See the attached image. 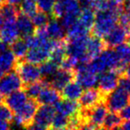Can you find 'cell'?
<instances>
[{"mask_svg":"<svg viewBox=\"0 0 130 130\" xmlns=\"http://www.w3.org/2000/svg\"><path fill=\"white\" fill-rule=\"evenodd\" d=\"M118 17L119 14L110 10L96 11L94 25L91 29L93 35L103 38L117 25Z\"/></svg>","mask_w":130,"mask_h":130,"instance_id":"1","label":"cell"},{"mask_svg":"<svg viewBox=\"0 0 130 130\" xmlns=\"http://www.w3.org/2000/svg\"><path fill=\"white\" fill-rule=\"evenodd\" d=\"M39 103L36 99L29 98L27 100L25 103L22 105V107L19 110L15 112L12 119L11 127H19V128H27L29 125L31 123L38 110Z\"/></svg>","mask_w":130,"mask_h":130,"instance_id":"2","label":"cell"},{"mask_svg":"<svg viewBox=\"0 0 130 130\" xmlns=\"http://www.w3.org/2000/svg\"><path fill=\"white\" fill-rule=\"evenodd\" d=\"M55 114V109L53 105L42 104L38 106L31 123L27 128L34 130L50 129L53 118Z\"/></svg>","mask_w":130,"mask_h":130,"instance_id":"3","label":"cell"},{"mask_svg":"<svg viewBox=\"0 0 130 130\" xmlns=\"http://www.w3.org/2000/svg\"><path fill=\"white\" fill-rule=\"evenodd\" d=\"M67 39V38H66ZM88 39L87 36L80 38L67 39L66 41V53L67 55L78 59V62L88 63L91 61L87 54V43Z\"/></svg>","mask_w":130,"mask_h":130,"instance_id":"4","label":"cell"},{"mask_svg":"<svg viewBox=\"0 0 130 130\" xmlns=\"http://www.w3.org/2000/svg\"><path fill=\"white\" fill-rule=\"evenodd\" d=\"M14 68L23 82V85L39 80L41 78L39 68L37 66V64L25 61L24 59L17 60Z\"/></svg>","mask_w":130,"mask_h":130,"instance_id":"5","label":"cell"},{"mask_svg":"<svg viewBox=\"0 0 130 130\" xmlns=\"http://www.w3.org/2000/svg\"><path fill=\"white\" fill-rule=\"evenodd\" d=\"M87 64L88 63L78 62L74 70V78L85 89L94 87L98 80L97 75L89 70Z\"/></svg>","mask_w":130,"mask_h":130,"instance_id":"6","label":"cell"},{"mask_svg":"<svg viewBox=\"0 0 130 130\" xmlns=\"http://www.w3.org/2000/svg\"><path fill=\"white\" fill-rule=\"evenodd\" d=\"M127 93L120 87H116L114 90L105 95L104 102L106 103L108 110L110 111L119 112L129 103V96Z\"/></svg>","mask_w":130,"mask_h":130,"instance_id":"7","label":"cell"},{"mask_svg":"<svg viewBox=\"0 0 130 130\" xmlns=\"http://www.w3.org/2000/svg\"><path fill=\"white\" fill-rule=\"evenodd\" d=\"M23 87V82L16 71H10L0 78V93L3 95H7Z\"/></svg>","mask_w":130,"mask_h":130,"instance_id":"8","label":"cell"},{"mask_svg":"<svg viewBox=\"0 0 130 130\" xmlns=\"http://www.w3.org/2000/svg\"><path fill=\"white\" fill-rule=\"evenodd\" d=\"M121 73L116 70H109L101 73L98 77V88L104 94H109L118 87L119 78Z\"/></svg>","mask_w":130,"mask_h":130,"instance_id":"9","label":"cell"},{"mask_svg":"<svg viewBox=\"0 0 130 130\" xmlns=\"http://www.w3.org/2000/svg\"><path fill=\"white\" fill-rule=\"evenodd\" d=\"M73 79H74V71H67L60 68L50 78L43 80L46 86H50L53 88L61 92L63 87Z\"/></svg>","mask_w":130,"mask_h":130,"instance_id":"10","label":"cell"},{"mask_svg":"<svg viewBox=\"0 0 130 130\" xmlns=\"http://www.w3.org/2000/svg\"><path fill=\"white\" fill-rule=\"evenodd\" d=\"M105 95L99 88H88L87 91L82 93L81 96L79 97V103L81 109H89L94 106L97 103L104 101Z\"/></svg>","mask_w":130,"mask_h":130,"instance_id":"11","label":"cell"},{"mask_svg":"<svg viewBox=\"0 0 130 130\" xmlns=\"http://www.w3.org/2000/svg\"><path fill=\"white\" fill-rule=\"evenodd\" d=\"M128 33L122 26L116 25L106 36L103 37V41L105 43L106 47H113L117 46V45H120V44L124 43L128 38Z\"/></svg>","mask_w":130,"mask_h":130,"instance_id":"12","label":"cell"},{"mask_svg":"<svg viewBox=\"0 0 130 130\" xmlns=\"http://www.w3.org/2000/svg\"><path fill=\"white\" fill-rule=\"evenodd\" d=\"M54 105V109L57 113L62 114L66 117H72L79 112L80 107L79 103L75 100H59Z\"/></svg>","mask_w":130,"mask_h":130,"instance_id":"13","label":"cell"},{"mask_svg":"<svg viewBox=\"0 0 130 130\" xmlns=\"http://www.w3.org/2000/svg\"><path fill=\"white\" fill-rule=\"evenodd\" d=\"M15 24H16L19 35L22 38H25L35 32V26L31 21V18L23 13H18L15 20Z\"/></svg>","mask_w":130,"mask_h":130,"instance_id":"14","label":"cell"},{"mask_svg":"<svg viewBox=\"0 0 130 130\" xmlns=\"http://www.w3.org/2000/svg\"><path fill=\"white\" fill-rule=\"evenodd\" d=\"M28 96L24 90H16L11 94H7L5 100V103L13 111L16 112L27 102Z\"/></svg>","mask_w":130,"mask_h":130,"instance_id":"15","label":"cell"},{"mask_svg":"<svg viewBox=\"0 0 130 130\" xmlns=\"http://www.w3.org/2000/svg\"><path fill=\"white\" fill-rule=\"evenodd\" d=\"M19 32L17 29L15 21L4 22V24L0 28V39L10 45L19 38Z\"/></svg>","mask_w":130,"mask_h":130,"instance_id":"16","label":"cell"},{"mask_svg":"<svg viewBox=\"0 0 130 130\" xmlns=\"http://www.w3.org/2000/svg\"><path fill=\"white\" fill-rule=\"evenodd\" d=\"M61 93L56 89L53 88L50 86H45L38 94L37 101L40 104H50L54 105L61 100Z\"/></svg>","mask_w":130,"mask_h":130,"instance_id":"17","label":"cell"},{"mask_svg":"<svg viewBox=\"0 0 130 130\" xmlns=\"http://www.w3.org/2000/svg\"><path fill=\"white\" fill-rule=\"evenodd\" d=\"M47 34L50 38L54 40H62L66 38V31L65 28L61 24V22L56 18L53 17L49 20L48 23L45 26Z\"/></svg>","mask_w":130,"mask_h":130,"instance_id":"18","label":"cell"},{"mask_svg":"<svg viewBox=\"0 0 130 130\" xmlns=\"http://www.w3.org/2000/svg\"><path fill=\"white\" fill-rule=\"evenodd\" d=\"M106 48L105 43L102 38L93 35V37H88L87 43V54L89 59L92 60L98 54H100Z\"/></svg>","mask_w":130,"mask_h":130,"instance_id":"19","label":"cell"},{"mask_svg":"<svg viewBox=\"0 0 130 130\" xmlns=\"http://www.w3.org/2000/svg\"><path fill=\"white\" fill-rule=\"evenodd\" d=\"M82 93H83V87L77 81L71 80L61 91V96L64 99L77 101V100L79 99Z\"/></svg>","mask_w":130,"mask_h":130,"instance_id":"20","label":"cell"},{"mask_svg":"<svg viewBox=\"0 0 130 130\" xmlns=\"http://www.w3.org/2000/svg\"><path fill=\"white\" fill-rule=\"evenodd\" d=\"M16 62V57L9 49L0 54V70L4 73L12 71L15 67Z\"/></svg>","mask_w":130,"mask_h":130,"instance_id":"21","label":"cell"},{"mask_svg":"<svg viewBox=\"0 0 130 130\" xmlns=\"http://www.w3.org/2000/svg\"><path fill=\"white\" fill-rule=\"evenodd\" d=\"M66 32V38L67 39H73V38H80V37L87 36L90 32L88 29L85 27L78 20H77Z\"/></svg>","mask_w":130,"mask_h":130,"instance_id":"22","label":"cell"},{"mask_svg":"<svg viewBox=\"0 0 130 130\" xmlns=\"http://www.w3.org/2000/svg\"><path fill=\"white\" fill-rule=\"evenodd\" d=\"M10 45H11L10 48H11L12 53L14 54V56L16 57L17 60L24 59L29 48H28V45L23 38H18L15 41H13L12 44H10Z\"/></svg>","mask_w":130,"mask_h":130,"instance_id":"23","label":"cell"},{"mask_svg":"<svg viewBox=\"0 0 130 130\" xmlns=\"http://www.w3.org/2000/svg\"><path fill=\"white\" fill-rule=\"evenodd\" d=\"M19 13H20V10L17 6L8 4L6 2L0 6V14L2 15L4 22L15 21Z\"/></svg>","mask_w":130,"mask_h":130,"instance_id":"24","label":"cell"},{"mask_svg":"<svg viewBox=\"0 0 130 130\" xmlns=\"http://www.w3.org/2000/svg\"><path fill=\"white\" fill-rule=\"evenodd\" d=\"M121 124H122V119H121L120 116L117 112L110 111L109 113H107L106 116H105L102 128L115 129V128H119Z\"/></svg>","mask_w":130,"mask_h":130,"instance_id":"25","label":"cell"},{"mask_svg":"<svg viewBox=\"0 0 130 130\" xmlns=\"http://www.w3.org/2000/svg\"><path fill=\"white\" fill-rule=\"evenodd\" d=\"M38 68H39L41 78L43 79L46 80L50 78L57 71V70L59 69V66L56 63H54V61L48 59L44 62L40 63V66Z\"/></svg>","mask_w":130,"mask_h":130,"instance_id":"26","label":"cell"},{"mask_svg":"<svg viewBox=\"0 0 130 130\" xmlns=\"http://www.w3.org/2000/svg\"><path fill=\"white\" fill-rule=\"evenodd\" d=\"M24 86H25L24 91H25L28 97L32 98V99H37L38 94H40L41 90L43 89V87L46 85H45V81L42 79V80H37V81L27 84V85H24Z\"/></svg>","mask_w":130,"mask_h":130,"instance_id":"27","label":"cell"},{"mask_svg":"<svg viewBox=\"0 0 130 130\" xmlns=\"http://www.w3.org/2000/svg\"><path fill=\"white\" fill-rule=\"evenodd\" d=\"M95 18V11L93 9H82L78 15V20L85 26L87 29L91 30L93 28Z\"/></svg>","mask_w":130,"mask_h":130,"instance_id":"28","label":"cell"},{"mask_svg":"<svg viewBox=\"0 0 130 130\" xmlns=\"http://www.w3.org/2000/svg\"><path fill=\"white\" fill-rule=\"evenodd\" d=\"M115 47V52L121 63L125 66L130 63V44L122 43Z\"/></svg>","mask_w":130,"mask_h":130,"instance_id":"29","label":"cell"},{"mask_svg":"<svg viewBox=\"0 0 130 130\" xmlns=\"http://www.w3.org/2000/svg\"><path fill=\"white\" fill-rule=\"evenodd\" d=\"M70 118L62 115V114L56 113L53 118L51 123L50 129H65L69 126Z\"/></svg>","mask_w":130,"mask_h":130,"instance_id":"30","label":"cell"},{"mask_svg":"<svg viewBox=\"0 0 130 130\" xmlns=\"http://www.w3.org/2000/svg\"><path fill=\"white\" fill-rule=\"evenodd\" d=\"M35 28L45 27L49 22L48 13H45L43 11H37L32 16L30 17Z\"/></svg>","mask_w":130,"mask_h":130,"instance_id":"31","label":"cell"},{"mask_svg":"<svg viewBox=\"0 0 130 130\" xmlns=\"http://www.w3.org/2000/svg\"><path fill=\"white\" fill-rule=\"evenodd\" d=\"M31 17L38 11L37 0H23L20 5V12Z\"/></svg>","mask_w":130,"mask_h":130,"instance_id":"32","label":"cell"},{"mask_svg":"<svg viewBox=\"0 0 130 130\" xmlns=\"http://www.w3.org/2000/svg\"><path fill=\"white\" fill-rule=\"evenodd\" d=\"M78 59L72 57V56L67 55L63 59V61L59 65V68L63 70H67V71H74L76 66L78 65Z\"/></svg>","mask_w":130,"mask_h":130,"instance_id":"33","label":"cell"},{"mask_svg":"<svg viewBox=\"0 0 130 130\" xmlns=\"http://www.w3.org/2000/svg\"><path fill=\"white\" fill-rule=\"evenodd\" d=\"M38 8L40 11L46 13H51L53 6L54 5V0H37Z\"/></svg>","mask_w":130,"mask_h":130,"instance_id":"34","label":"cell"},{"mask_svg":"<svg viewBox=\"0 0 130 130\" xmlns=\"http://www.w3.org/2000/svg\"><path fill=\"white\" fill-rule=\"evenodd\" d=\"M78 16L71 13H64L62 16L61 17V24L65 28V29H69L77 20H78Z\"/></svg>","mask_w":130,"mask_h":130,"instance_id":"35","label":"cell"},{"mask_svg":"<svg viewBox=\"0 0 130 130\" xmlns=\"http://www.w3.org/2000/svg\"><path fill=\"white\" fill-rule=\"evenodd\" d=\"M13 117V110L9 108L6 104H0V119L6 121H11Z\"/></svg>","mask_w":130,"mask_h":130,"instance_id":"36","label":"cell"},{"mask_svg":"<svg viewBox=\"0 0 130 130\" xmlns=\"http://www.w3.org/2000/svg\"><path fill=\"white\" fill-rule=\"evenodd\" d=\"M119 87L126 91L127 94H130V78L128 77L125 76L124 74H121L119 78Z\"/></svg>","mask_w":130,"mask_h":130,"instance_id":"37","label":"cell"},{"mask_svg":"<svg viewBox=\"0 0 130 130\" xmlns=\"http://www.w3.org/2000/svg\"><path fill=\"white\" fill-rule=\"evenodd\" d=\"M119 112V116H120L122 119H126V120L130 119V105H126Z\"/></svg>","mask_w":130,"mask_h":130,"instance_id":"38","label":"cell"},{"mask_svg":"<svg viewBox=\"0 0 130 130\" xmlns=\"http://www.w3.org/2000/svg\"><path fill=\"white\" fill-rule=\"evenodd\" d=\"M11 128V124L9 121L0 119V130H6Z\"/></svg>","mask_w":130,"mask_h":130,"instance_id":"39","label":"cell"},{"mask_svg":"<svg viewBox=\"0 0 130 130\" xmlns=\"http://www.w3.org/2000/svg\"><path fill=\"white\" fill-rule=\"evenodd\" d=\"M8 49V44H6V42L2 41V40H0V54L4 53L6 50Z\"/></svg>","mask_w":130,"mask_h":130,"instance_id":"40","label":"cell"},{"mask_svg":"<svg viewBox=\"0 0 130 130\" xmlns=\"http://www.w3.org/2000/svg\"><path fill=\"white\" fill-rule=\"evenodd\" d=\"M22 1H23V0H6V3L13 5V6H17V7H19V6L22 4Z\"/></svg>","mask_w":130,"mask_h":130,"instance_id":"41","label":"cell"},{"mask_svg":"<svg viewBox=\"0 0 130 130\" xmlns=\"http://www.w3.org/2000/svg\"><path fill=\"white\" fill-rule=\"evenodd\" d=\"M119 128H122V129H126V130H130V119L126 120V122H122V124L120 125Z\"/></svg>","mask_w":130,"mask_h":130,"instance_id":"42","label":"cell"},{"mask_svg":"<svg viewBox=\"0 0 130 130\" xmlns=\"http://www.w3.org/2000/svg\"><path fill=\"white\" fill-rule=\"evenodd\" d=\"M124 11L130 16V0H126V2H124Z\"/></svg>","mask_w":130,"mask_h":130,"instance_id":"43","label":"cell"},{"mask_svg":"<svg viewBox=\"0 0 130 130\" xmlns=\"http://www.w3.org/2000/svg\"><path fill=\"white\" fill-rule=\"evenodd\" d=\"M123 74L130 78V63H128V64L126 65V67H125V69H124V71H123Z\"/></svg>","mask_w":130,"mask_h":130,"instance_id":"44","label":"cell"},{"mask_svg":"<svg viewBox=\"0 0 130 130\" xmlns=\"http://www.w3.org/2000/svg\"><path fill=\"white\" fill-rule=\"evenodd\" d=\"M4 24V19H3L2 15L0 14V28L2 27V25Z\"/></svg>","mask_w":130,"mask_h":130,"instance_id":"45","label":"cell"},{"mask_svg":"<svg viewBox=\"0 0 130 130\" xmlns=\"http://www.w3.org/2000/svg\"><path fill=\"white\" fill-rule=\"evenodd\" d=\"M3 102H4V98H3V94L0 93V104L1 103H3Z\"/></svg>","mask_w":130,"mask_h":130,"instance_id":"46","label":"cell"},{"mask_svg":"<svg viewBox=\"0 0 130 130\" xmlns=\"http://www.w3.org/2000/svg\"><path fill=\"white\" fill-rule=\"evenodd\" d=\"M3 74H4V72H3V71H1V70H0V78H1V77L3 76Z\"/></svg>","mask_w":130,"mask_h":130,"instance_id":"47","label":"cell"},{"mask_svg":"<svg viewBox=\"0 0 130 130\" xmlns=\"http://www.w3.org/2000/svg\"><path fill=\"white\" fill-rule=\"evenodd\" d=\"M128 42H129V44H130V35H129V37H128Z\"/></svg>","mask_w":130,"mask_h":130,"instance_id":"48","label":"cell"},{"mask_svg":"<svg viewBox=\"0 0 130 130\" xmlns=\"http://www.w3.org/2000/svg\"><path fill=\"white\" fill-rule=\"evenodd\" d=\"M56 1H60V0H56Z\"/></svg>","mask_w":130,"mask_h":130,"instance_id":"49","label":"cell"},{"mask_svg":"<svg viewBox=\"0 0 130 130\" xmlns=\"http://www.w3.org/2000/svg\"><path fill=\"white\" fill-rule=\"evenodd\" d=\"M129 101H130V98H129Z\"/></svg>","mask_w":130,"mask_h":130,"instance_id":"50","label":"cell"}]
</instances>
